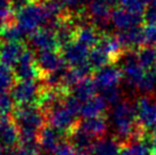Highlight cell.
<instances>
[{
    "label": "cell",
    "instance_id": "9",
    "mask_svg": "<svg viewBox=\"0 0 156 155\" xmlns=\"http://www.w3.org/2000/svg\"><path fill=\"white\" fill-rule=\"evenodd\" d=\"M132 52L133 50H130V52L126 55V59L122 66V73H123V78L126 79V83L134 89H137V87L143 80L147 70H145L140 65L137 58V54Z\"/></svg>",
    "mask_w": 156,
    "mask_h": 155
},
{
    "label": "cell",
    "instance_id": "43",
    "mask_svg": "<svg viewBox=\"0 0 156 155\" xmlns=\"http://www.w3.org/2000/svg\"><path fill=\"white\" fill-rule=\"evenodd\" d=\"M80 1H81V2H84V1H86V0H80Z\"/></svg>",
    "mask_w": 156,
    "mask_h": 155
},
{
    "label": "cell",
    "instance_id": "23",
    "mask_svg": "<svg viewBox=\"0 0 156 155\" xmlns=\"http://www.w3.org/2000/svg\"><path fill=\"white\" fill-rule=\"evenodd\" d=\"M106 106H107V103L105 102V99L101 96H95L87 102L82 103L80 115L82 116L83 119L101 116V114L106 110Z\"/></svg>",
    "mask_w": 156,
    "mask_h": 155
},
{
    "label": "cell",
    "instance_id": "25",
    "mask_svg": "<svg viewBox=\"0 0 156 155\" xmlns=\"http://www.w3.org/2000/svg\"><path fill=\"white\" fill-rule=\"evenodd\" d=\"M97 89L98 88L96 86L95 81L87 77L73 87V94L72 95L82 104L91 99L92 97H95Z\"/></svg>",
    "mask_w": 156,
    "mask_h": 155
},
{
    "label": "cell",
    "instance_id": "41",
    "mask_svg": "<svg viewBox=\"0 0 156 155\" xmlns=\"http://www.w3.org/2000/svg\"><path fill=\"white\" fill-rule=\"evenodd\" d=\"M4 150H5L4 147H1V146H0V155H4V153H5Z\"/></svg>",
    "mask_w": 156,
    "mask_h": 155
},
{
    "label": "cell",
    "instance_id": "31",
    "mask_svg": "<svg viewBox=\"0 0 156 155\" xmlns=\"http://www.w3.org/2000/svg\"><path fill=\"white\" fill-rule=\"evenodd\" d=\"M137 90L143 94H151L156 90V69L146 71L143 80L137 87Z\"/></svg>",
    "mask_w": 156,
    "mask_h": 155
},
{
    "label": "cell",
    "instance_id": "4",
    "mask_svg": "<svg viewBox=\"0 0 156 155\" xmlns=\"http://www.w3.org/2000/svg\"><path fill=\"white\" fill-rule=\"evenodd\" d=\"M78 115V113L73 111L65 102H63L48 112V122L50 127L61 131L62 134L69 132L73 130Z\"/></svg>",
    "mask_w": 156,
    "mask_h": 155
},
{
    "label": "cell",
    "instance_id": "18",
    "mask_svg": "<svg viewBox=\"0 0 156 155\" xmlns=\"http://www.w3.org/2000/svg\"><path fill=\"white\" fill-rule=\"evenodd\" d=\"M116 37L120 40L122 47L129 50H136L146 43L144 27H139V26L126 31H119Z\"/></svg>",
    "mask_w": 156,
    "mask_h": 155
},
{
    "label": "cell",
    "instance_id": "32",
    "mask_svg": "<svg viewBox=\"0 0 156 155\" xmlns=\"http://www.w3.org/2000/svg\"><path fill=\"white\" fill-rule=\"evenodd\" d=\"M116 1L121 5L122 8H126L140 15H143L146 12L148 5L151 2V0H116Z\"/></svg>",
    "mask_w": 156,
    "mask_h": 155
},
{
    "label": "cell",
    "instance_id": "2",
    "mask_svg": "<svg viewBox=\"0 0 156 155\" xmlns=\"http://www.w3.org/2000/svg\"><path fill=\"white\" fill-rule=\"evenodd\" d=\"M109 121L117 138L123 140H131L140 137L136 106L130 102L122 100L115 104L109 115Z\"/></svg>",
    "mask_w": 156,
    "mask_h": 155
},
{
    "label": "cell",
    "instance_id": "21",
    "mask_svg": "<svg viewBox=\"0 0 156 155\" xmlns=\"http://www.w3.org/2000/svg\"><path fill=\"white\" fill-rule=\"evenodd\" d=\"M63 88H48L46 90L41 91L38 102L40 104V107L44 111L49 112L50 110L56 107L64 102V94H63Z\"/></svg>",
    "mask_w": 156,
    "mask_h": 155
},
{
    "label": "cell",
    "instance_id": "33",
    "mask_svg": "<svg viewBox=\"0 0 156 155\" xmlns=\"http://www.w3.org/2000/svg\"><path fill=\"white\" fill-rule=\"evenodd\" d=\"M14 4L9 0H0V25L14 22Z\"/></svg>",
    "mask_w": 156,
    "mask_h": 155
},
{
    "label": "cell",
    "instance_id": "17",
    "mask_svg": "<svg viewBox=\"0 0 156 155\" xmlns=\"http://www.w3.org/2000/svg\"><path fill=\"white\" fill-rule=\"evenodd\" d=\"M26 48L21 41L1 42L0 45V63L12 67L16 66Z\"/></svg>",
    "mask_w": 156,
    "mask_h": 155
},
{
    "label": "cell",
    "instance_id": "34",
    "mask_svg": "<svg viewBox=\"0 0 156 155\" xmlns=\"http://www.w3.org/2000/svg\"><path fill=\"white\" fill-rule=\"evenodd\" d=\"M4 155H40L38 145H21L18 148H8Z\"/></svg>",
    "mask_w": 156,
    "mask_h": 155
},
{
    "label": "cell",
    "instance_id": "26",
    "mask_svg": "<svg viewBox=\"0 0 156 155\" xmlns=\"http://www.w3.org/2000/svg\"><path fill=\"white\" fill-rule=\"evenodd\" d=\"M111 62H114L113 58L99 43H97L95 47H92V49L90 50V55H89V60H88L91 69H103L105 66H107Z\"/></svg>",
    "mask_w": 156,
    "mask_h": 155
},
{
    "label": "cell",
    "instance_id": "19",
    "mask_svg": "<svg viewBox=\"0 0 156 155\" xmlns=\"http://www.w3.org/2000/svg\"><path fill=\"white\" fill-rule=\"evenodd\" d=\"M100 39H101L100 33L96 26L83 23V22H81L80 24L76 25L75 33H74V40L75 41L91 48L95 47L96 45L100 41Z\"/></svg>",
    "mask_w": 156,
    "mask_h": 155
},
{
    "label": "cell",
    "instance_id": "40",
    "mask_svg": "<svg viewBox=\"0 0 156 155\" xmlns=\"http://www.w3.org/2000/svg\"><path fill=\"white\" fill-rule=\"evenodd\" d=\"M151 146H152L153 154L156 153V128L153 130V132H152V137H151Z\"/></svg>",
    "mask_w": 156,
    "mask_h": 155
},
{
    "label": "cell",
    "instance_id": "5",
    "mask_svg": "<svg viewBox=\"0 0 156 155\" xmlns=\"http://www.w3.org/2000/svg\"><path fill=\"white\" fill-rule=\"evenodd\" d=\"M41 88L35 80H20L12 88V94L15 103L23 105H31L38 100L41 94Z\"/></svg>",
    "mask_w": 156,
    "mask_h": 155
},
{
    "label": "cell",
    "instance_id": "8",
    "mask_svg": "<svg viewBox=\"0 0 156 155\" xmlns=\"http://www.w3.org/2000/svg\"><path fill=\"white\" fill-rule=\"evenodd\" d=\"M90 55V48L84 46L78 41H71L66 46L63 47V54L62 56L65 60V63L71 67H78V66H84L88 65Z\"/></svg>",
    "mask_w": 156,
    "mask_h": 155
},
{
    "label": "cell",
    "instance_id": "11",
    "mask_svg": "<svg viewBox=\"0 0 156 155\" xmlns=\"http://www.w3.org/2000/svg\"><path fill=\"white\" fill-rule=\"evenodd\" d=\"M40 74L41 72L37 65V55L30 49H25L20 62L15 66L16 78L20 80H35V78Z\"/></svg>",
    "mask_w": 156,
    "mask_h": 155
},
{
    "label": "cell",
    "instance_id": "44",
    "mask_svg": "<svg viewBox=\"0 0 156 155\" xmlns=\"http://www.w3.org/2000/svg\"><path fill=\"white\" fill-rule=\"evenodd\" d=\"M153 155H156V153H154V154H153Z\"/></svg>",
    "mask_w": 156,
    "mask_h": 155
},
{
    "label": "cell",
    "instance_id": "6",
    "mask_svg": "<svg viewBox=\"0 0 156 155\" xmlns=\"http://www.w3.org/2000/svg\"><path fill=\"white\" fill-rule=\"evenodd\" d=\"M136 112L139 124L144 129L156 128V98L152 96H143L136 102Z\"/></svg>",
    "mask_w": 156,
    "mask_h": 155
},
{
    "label": "cell",
    "instance_id": "38",
    "mask_svg": "<svg viewBox=\"0 0 156 155\" xmlns=\"http://www.w3.org/2000/svg\"><path fill=\"white\" fill-rule=\"evenodd\" d=\"M144 33L146 43H151L153 47L156 48V24H148L144 27Z\"/></svg>",
    "mask_w": 156,
    "mask_h": 155
},
{
    "label": "cell",
    "instance_id": "20",
    "mask_svg": "<svg viewBox=\"0 0 156 155\" xmlns=\"http://www.w3.org/2000/svg\"><path fill=\"white\" fill-rule=\"evenodd\" d=\"M78 128L94 138H100L104 136L107 130V122L103 116L87 117L80 122Z\"/></svg>",
    "mask_w": 156,
    "mask_h": 155
},
{
    "label": "cell",
    "instance_id": "35",
    "mask_svg": "<svg viewBox=\"0 0 156 155\" xmlns=\"http://www.w3.org/2000/svg\"><path fill=\"white\" fill-rule=\"evenodd\" d=\"M100 96L105 99V102L108 105H115L119 102H121V89L119 87L107 88L104 90H100Z\"/></svg>",
    "mask_w": 156,
    "mask_h": 155
},
{
    "label": "cell",
    "instance_id": "39",
    "mask_svg": "<svg viewBox=\"0 0 156 155\" xmlns=\"http://www.w3.org/2000/svg\"><path fill=\"white\" fill-rule=\"evenodd\" d=\"M145 20L148 24H156V0H151L145 12Z\"/></svg>",
    "mask_w": 156,
    "mask_h": 155
},
{
    "label": "cell",
    "instance_id": "42",
    "mask_svg": "<svg viewBox=\"0 0 156 155\" xmlns=\"http://www.w3.org/2000/svg\"><path fill=\"white\" fill-rule=\"evenodd\" d=\"M27 2H31V1H35V0H26Z\"/></svg>",
    "mask_w": 156,
    "mask_h": 155
},
{
    "label": "cell",
    "instance_id": "13",
    "mask_svg": "<svg viewBox=\"0 0 156 155\" xmlns=\"http://www.w3.org/2000/svg\"><path fill=\"white\" fill-rule=\"evenodd\" d=\"M122 79H123L122 70L112 65H107L103 69L97 70L94 81L99 90H104L107 88L119 87Z\"/></svg>",
    "mask_w": 156,
    "mask_h": 155
},
{
    "label": "cell",
    "instance_id": "14",
    "mask_svg": "<svg viewBox=\"0 0 156 155\" xmlns=\"http://www.w3.org/2000/svg\"><path fill=\"white\" fill-rule=\"evenodd\" d=\"M144 21L143 15L130 12L126 8H117L112 12L111 22L119 31H126L137 27Z\"/></svg>",
    "mask_w": 156,
    "mask_h": 155
},
{
    "label": "cell",
    "instance_id": "22",
    "mask_svg": "<svg viewBox=\"0 0 156 155\" xmlns=\"http://www.w3.org/2000/svg\"><path fill=\"white\" fill-rule=\"evenodd\" d=\"M122 150L115 138L104 137L95 142L89 155H121Z\"/></svg>",
    "mask_w": 156,
    "mask_h": 155
},
{
    "label": "cell",
    "instance_id": "7",
    "mask_svg": "<svg viewBox=\"0 0 156 155\" xmlns=\"http://www.w3.org/2000/svg\"><path fill=\"white\" fill-rule=\"evenodd\" d=\"M29 41L32 47L38 52H47V50H55L59 49V42L57 40L55 31L50 27H40L34 32H32L29 37Z\"/></svg>",
    "mask_w": 156,
    "mask_h": 155
},
{
    "label": "cell",
    "instance_id": "37",
    "mask_svg": "<svg viewBox=\"0 0 156 155\" xmlns=\"http://www.w3.org/2000/svg\"><path fill=\"white\" fill-rule=\"evenodd\" d=\"M52 155H82L80 152L69 142H62Z\"/></svg>",
    "mask_w": 156,
    "mask_h": 155
},
{
    "label": "cell",
    "instance_id": "10",
    "mask_svg": "<svg viewBox=\"0 0 156 155\" xmlns=\"http://www.w3.org/2000/svg\"><path fill=\"white\" fill-rule=\"evenodd\" d=\"M114 0H90L87 14L97 26H105L111 21L112 5Z\"/></svg>",
    "mask_w": 156,
    "mask_h": 155
},
{
    "label": "cell",
    "instance_id": "16",
    "mask_svg": "<svg viewBox=\"0 0 156 155\" xmlns=\"http://www.w3.org/2000/svg\"><path fill=\"white\" fill-rule=\"evenodd\" d=\"M38 142H39V147L41 151L48 155H52L54 152L57 150V147L63 142L62 132L50 125L44 127L40 131Z\"/></svg>",
    "mask_w": 156,
    "mask_h": 155
},
{
    "label": "cell",
    "instance_id": "28",
    "mask_svg": "<svg viewBox=\"0 0 156 155\" xmlns=\"http://www.w3.org/2000/svg\"><path fill=\"white\" fill-rule=\"evenodd\" d=\"M21 29L17 26L16 22L0 25V43L1 42H16L21 41L23 38Z\"/></svg>",
    "mask_w": 156,
    "mask_h": 155
},
{
    "label": "cell",
    "instance_id": "30",
    "mask_svg": "<svg viewBox=\"0 0 156 155\" xmlns=\"http://www.w3.org/2000/svg\"><path fill=\"white\" fill-rule=\"evenodd\" d=\"M15 77L9 66L0 63V92H8L9 89L13 88Z\"/></svg>",
    "mask_w": 156,
    "mask_h": 155
},
{
    "label": "cell",
    "instance_id": "12",
    "mask_svg": "<svg viewBox=\"0 0 156 155\" xmlns=\"http://www.w3.org/2000/svg\"><path fill=\"white\" fill-rule=\"evenodd\" d=\"M37 65L40 72L44 74H50L56 71L63 70L66 67V63L63 56L58 55L55 50L39 52L37 55Z\"/></svg>",
    "mask_w": 156,
    "mask_h": 155
},
{
    "label": "cell",
    "instance_id": "29",
    "mask_svg": "<svg viewBox=\"0 0 156 155\" xmlns=\"http://www.w3.org/2000/svg\"><path fill=\"white\" fill-rule=\"evenodd\" d=\"M137 58L145 70L156 69V48L143 47L137 52Z\"/></svg>",
    "mask_w": 156,
    "mask_h": 155
},
{
    "label": "cell",
    "instance_id": "24",
    "mask_svg": "<svg viewBox=\"0 0 156 155\" xmlns=\"http://www.w3.org/2000/svg\"><path fill=\"white\" fill-rule=\"evenodd\" d=\"M96 138L88 135L87 132L82 131L81 129H73L72 130V145L78 150L82 155L90 154L92 147L95 145Z\"/></svg>",
    "mask_w": 156,
    "mask_h": 155
},
{
    "label": "cell",
    "instance_id": "27",
    "mask_svg": "<svg viewBox=\"0 0 156 155\" xmlns=\"http://www.w3.org/2000/svg\"><path fill=\"white\" fill-rule=\"evenodd\" d=\"M121 155H153L152 146H149L141 137H137L131 139L122 148Z\"/></svg>",
    "mask_w": 156,
    "mask_h": 155
},
{
    "label": "cell",
    "instance_id": "15",
    "mask_svg": "<svg viewBox=\"0 0 156 155\" xmlns=\"http://www.w3.org/2000/svg\"><path fill=\"white\" fill-rule=\"evenodd\" d=\"M20 140V131L15 121L7 116H0V146L13 148Z\"/></svg>",
    "mask_w": 156,
    "mask_h": 155
},
{
    "label": "cell",
    "instance_id": "36",
    "mask_svg": "<svg viewBox=\"0 0 156 155\" xmlns=\"http://www.w3.org/2000/svg\"><path fill=\"white\" fill-rule=\"evenodd\" d=\"M13 96L8 92H0V116H7L13 111L14 107Z\"/></svg>",
    "mask_w": 156,
    "mask_h": 155
},
{
    "label": "cell",
    "instance_id": "3",
    "mask_svg": "<svg viewBox=\"0 0 156 155\" xmlns=\"http://www.w3.org/2000/svg\"><path fill=\"white\" fill-rule=\"evenodd\" d=\"M15 22L24 34H31L42 24H47V15L42 4L31 1L23 5L15 14Z\"/></svg>",
    "mask_w": 156,
    "mask_h": 155
},
{
    "label": "cell",
    "instance_id": "1",
    "mask_svg": "<svg viewBox=\"0 0 156 155\" xmlns=\"http://www.w3.org/2000/svg\"><path fill=\"white\" fill-rule=\"evenodd\" d=\"M44 110L35 105H23L15 111V123L20 131L21 145H37L41 129L44 127Z\"/></svg>",
    "mask_w": 156,
    "mask_h": 155
}]
</instances>
